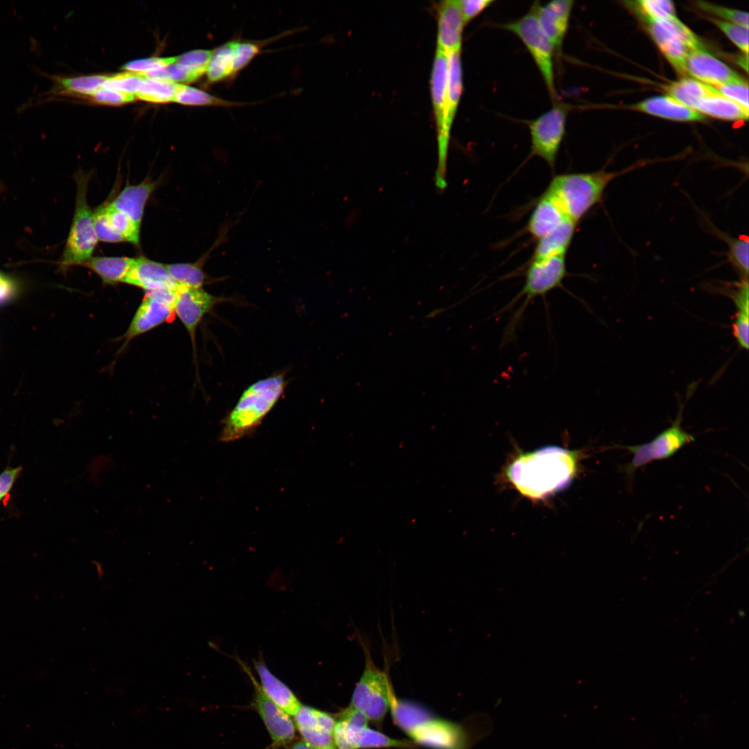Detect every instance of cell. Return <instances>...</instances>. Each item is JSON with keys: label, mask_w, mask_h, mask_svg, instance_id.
<instances>
[{"label": "cell", "mask_w": 749, "mask_h": 749, "mask_svg": "<svg viewBox=\"0 0 749 749\" xmlns=\"http://www.w3.org/2000/svg\"><path fill=\"white\" fill-rule=\"evenodd\" d=\"M576 470L573 453L557 446H547L522 454L509 466L510 482L524 495L540 499L565 488Z\"/></svg>", "instance_id": "1"}, {"label": "cell", "mask_w": 749, "mask_h": 749, "mask_svg": "<svg viewBox=\"0 0 749 749\" xmlns=\"http://www.w3.org/2000/svg\"><path fill=\"white\" fill-rule=\"evenodd\" d=\"M643 164H635L619 171L601 169L587 173L556 175L546 191L558 203L566 217L578 223L603 199L608 184L615 178Z\"/></svg>", "instance_id": "2"}, {"label": "cell", "mask_w": 749, "mask_h": 749, "mask_svg": "<svg viewBox=\"0 0 749 749\" xmlns=\"http://www.w3.org/2000/svg\"><path fill=\"white\" fill-rule=\"evenodd\" d=\"M286 386L283 373L250 385L227 417L222 429L221 440L230 442L241 438L257 427L281 397Z\"/></svg>", "instance_id": "3"}, {"label": "cell", "mask_w": 749, "mask_h": 749, "mask_svg": "<svg viewBox=\"0 0 749 749\" xmlns=\"http://www.w3.org/2000/svg\"><path fill=\"white\" fill-rule=\"evenodd\" d=\"M565 256L530 261L525 272V281L521 291L499 311L506 312L511 310L515 304L522 299L521 305L513 313L506 326L502 343L506 344L515 338L517 329L532 300L538 296L545 298L548 293L562 287V282L567 275Z\"/></svg>", "instance_id": "4"}, {"label": "cell", "mask_w": 749, "mask_h": 749, "mask_svg": "<svg viewBox=\"0 0 749 749\" xmlns=\"http://www.w3.org/2000/svg\"><path fill=\"white\" fill-rule=\"evenodd\" d=\"M92 172H77L76 205L71 226L60 261V268L80 266L92 257L98 239L94 230L93 212L87 200Z\"/></svg>", "instance_id": "5"}, {"label": "cell", "mask_w": 749, "mask_h": 749, "mask_svg": "<svg viewBox=\"0 0 749 749\" xmlns=\"http://www.w3.org/2000/svg\"><path fill=\"white\" fill-rule=\"evenodd\" d=\"M501 27L515 34L526 46L555 103L558 97L553 64L556 51L540 25L533 6L526 15Z\"/></svg>", "instance_id": "6"}, {"label": "cell", "mask_w": 749, "mask_h": 749, "mask_svg": "<svg viewBox=\"0 0 749 749\" xmlns=\"http://www.w3.org/2000/svg\"><path fill=\"white\" fill-rule=\"evenodd\" d=\"M364 652L365 668L353 691L350 707L361 712L368 721L378 723L390 708L393 689L386 673L375 666L367 648Z\"/></svg>", "instance_id": "7"}, {"label": "cell", "mask_w": 749, "mask_h": 749, "mask_svg": "<svg viewBox=\"0 0 749 749\" xmlns=\"http://www.w3.org/2000/svg\"><path fill=\"white\" fill-rule=\"evenodd\" d=\"M682 413V410L680 409L672 424L649 442L619 447L632 455L631 460L621 467L627 479L632 480L638 469L653 461L669 458L695 440L694 436L681 427Z\"/></svg>", "instance_id": "8"}, {"label": "cell", "mask_w": 749, "mask_h": 749, "mask_svg": "<svg viewBox=\"0 0 749 749\" xmlns=\"http://www.w3.org/2000/svg\"><path fill=\"white\" fill-rule=\"evenodd\" d=\"M447 55L436 48L431 77V92L438 139V160L435 184L439 190L447 187L446 171L450 133L446 127Z\"/></svg>", "instance_id": "9"}, {"label": "cell", "mask_w": 749, "mask_h": 749, "mask_svg": "<svg viewBox=\"0 0 749 749\" xmlns=\"http://www.w3.org/2000/svg\"><path fill=\"white\" fill-rule=\"evenodd\" d=\"M569 105L554 103L551 109L528 122L531 155L540 157L553 169L566 132Z\"/></svg>", "instance_id": "10"}, {"label": "cell", "mask_w": 749, "mask_h": 749, "mask_svg": "<svg viewBox=\"0 0 749 749\" xmlns=\"http://www.w3.org/2000/svg\"><path fill=\"white\" fill-rule=\"evenodd\" d=\"M176 291L146 293L126 332L119 338V340L123 341L120 352L136 337L151 331L172 318L175 314L173 301Z\"/></svg>", "instance_id": "11"}, {"label": "cell", "mask_w": 749, "mask_h": 749, "mask_svg": "<svg viewBox=\"0 0 749 749\" xmlns=\"http://www.w3.org/2000/svg\"><path fill=\"white\" fill-rule=\"evenodd\" d=\"M203 288L179 286L173 301L174 313L187 331L196 354V334L202 320L216 304L226 301Z\"/></svg>", "instance_id": "12"}, {"label": "cell", "mask_w": 749, "mask_h": 749, "mask_svg": "<svg viewBox=\"0 0 749 749\" xmlns=\"http://www.w3.org/2000/svg\"><path fill=\"white\" fill-rule=\"evenodd\" d=\"M642 20L667 60L676 71L685 74V60L691 51L683 42L687 26L677 17L669 20Z\"/></svg>", "instance_id": "13"}, {"label": "cell", "mask_w": 749, "mask_h": 749, "mask_svg": "<svg viewBox=\"0 0 749 749\" xmlns=\"http://www.w3.org/2000/svg\"><path fill=\"white\" fill-rule=\"evenodd\" d=\"M407 734L415 742L434 749H467L470 744L468 734L463 727L431 717Z\"/></svg>", "instance_id": "14"}, {"label": "cell", "mask_w": 749, "mask_h": 749, "mask_svg": "<svg viewBox=\"0 0 749 749\" xmlns=\"http://www.w3.org/2000/svg\"><path fill=\"white\" fill-rule=\"evenodd\" d=\"M239 662L252 681L255 690L254 705L273 743L277 746L289 743L295 737V725L293 721L288 714L266 696L247 666L241 660Z\"/></svg>", "instance_id": "15"}, {"label": "cell", "mask_w": 749, "mask_h": 749, "mask_svg": "<svg viewBox=\"0 0 749 749\" xmlns=\"http://www.w3.org/2000/svg\"><path fill=\"white\" fill-rule=\"evenodd\" d=\"M294 717L304 741L315 749H336L333 738L336 721L332 716L302 705Z\"/></svg>", "instance_id": "16"}, {"label": "cell", "mask_w": 749, "mask_h": 749, "mask_svg": "<svg viewBox=\"0 0 749 749\" xmlns=\"http://www.w3.org/2000/svg\"><path fill=\"white\" fill-rule=\"evenodd\" d=\"M123 283L141 289L145 293L176 291L179 287L165 264L144 257L134 258Z\"/></svg>", "instance_id": "17"}, {"label": "cell", "mask_w": 749, "mask_h": 749, "mask_svg": "<svg viewBox=\"0 0 749 749\" xmlns=\"http://www.w3.org/2000/svg\"><path fill=\"white\" fill-rule=\"evenodd\" d=\"M252 60L246 44L241 41H230L213 50L206 71L209 83H216L232 77Z\"/></svg>", "instance_id": "18"}, {"label": "cell", "mask_w": 749, "mask_h": 749, "mask_svg": "<svg viewBox=\"0 0 749 749\" xmlns=\"http://www.w3.org/2000/svg\"><path fill=\"white\" fill-rule=\"evenodd\" d=\"M685 74L714 87L739 78L723 62L705 49L691 50L685 60Z\"/></svg>", "instance_id": "19"}, {"label": "cell", "mask_w": 749, "mask_h": 749, "mask_svg": "<svg viewBox=\"0 0 749 749\" xmlns=\"http://www.w3.org/2000/svg\"><path fill=\"white\" fill-rule=\"evenodd\" d=\"M574 3L571 0H554L544 6L533 5L540 25L556 53L561 51Z\"/></svg>", "instance_id": "20"}, {"label": "cell", "mask_w": 749, "mask_h": 749, "mask_svg": "<svg viewBox=\"0 0 749 749\" xmlns=\"http://www.w3.org/2000/svg\"><path fill=\"white\" fill-rule=\"evenodd\" d=\"M465 26L458 0L441 1L438 8L437 48L446 54L460 51Z\"/></svg>", "instance_id": "21"}, {"label": "cell", "mask_w": 749, "mask_h": 749, "mask_svg": "<svg viewBox=\"0 0 749 749\" xmlns=\"http://www.w3.org/2000/svg\"><path fill=\"white\" fill-rule=\"evenodd\" d=\"M157 184V181H153L150 178H146L137 184L127 183L110 203L114 208L126 214L140 227L146 204Z\"/></svg>", "instance_id": "22"}, {"label": "cell", "mask_w": 749, "mask_h": 749, "mask_svg": "<svg viewBox=\"0 0 749 749\" xmlns=\"http://www.w3.org/2000/svg\"><path fill=\"white\" fill-rule=\"evenodd\" d=\"M565 219L558 203L546 190L540 197L528 218L526 230L536 240H538Z\"/></svg>", "instance_id": "23"}, {"label": "cell", "mask_w": 749, "mask_h": 749, "mask_svg": "<svg viewBox=\"0 0 749 749\" xmlns=\"http://www.w3.org/2000/svg\"><path fill=\"white\" fill-rule=\"evenodd\" d=\"M653 116L677 121H700L705 116L691 110L669 96H655L632 106Z\"/></svg>", "instance_id": "24"}, {"label": "cell", "mask_w": 749, "mask_h": 749, "mask_svg": "<svg viewBox=\"0 0 749 749\" xmlns=\"http://www.w3.org/2000/svg\"><path fill=\"white\" fill-rule=\"evenodd\" d=\"M254 664L260 685L266 696L286 714L294 716L302 706L296 696L270 672L262 660H257Z\"/></svg>", "instance_id": "25"}, {"label": "cell", "mask_w": 749, "mask_h": 749, "mask_svg": "<svg viewBox=\"0 0 749 749\" xmlns=\"http://www.w3.org/2000/svg\"><path fill=\"white\" fill-rule=\"evenodd\" d=\"M577 223L565 219L546 234L537 240L532 260L566 255L574 238Z\"/></svg>", "instance_id": "26"}, {"label": "cell", "mask_w": 749, "mask_h": 749, "mask_svg": "<svg viewBox=\"0 0 749 749\" xmlns=\"http://www.w3.org/2000/svg\"><path fill=\"white\" fill-rule=\"evenodd\" d=\"M134 258L127 257H92L80 266L96 273L105 285L123 282Z\"/></svg>", "instance_id": "27"}, {"label": "cell", "mask_w": 749, "mask_h": 749, "mask_svg": "<svg viewBox=\"0 0 749 749\" xmlns=\"http://www.w3.org/2000/svg\"><path fill=\"white\" fill-rule=\"evenodd\" d=\"M666 92L668 96L695 111L703 99L718 92L714 87L692 78H683L671 83Z\"/></svg>", "instance_id": "28"}, {"label": "cell", "mask_w": 749, "mask_h": 749, "mask_svg": "<svg viewBox=\"0 0 749 749\" xmlns=\"http://www.w3.org/2000/svg\"><path fill=\"white\" fill-rule=\"evenodd\" d=\"M345 734L348 741L354 749L372 748H411L413 746L406 740L392 739L368 727L355 728L346 723Z\"/></svg>", "instance_id": "29"}, {"label": "cell", "mask_w": 749, "mask_h": 749, "mask_svg": "<svg viewBox=\"0 0 749 749\" xmlns=\"http://www.w3.org/2000/svg\"><path fill=\"white\" fill-rule=\"evenodd\" d=\"M696 112L703 116L707 115L727 121H744L748 118V111L718 92L703 99L699 103Z\"/></svg>", "instance_id": "30"}, {"label": "cell", "mask_w": 749, "mask_h": 749, "mask_svg": "<svg viewBox=\"0 0 749 749\" xmlns=\"http://www.w3.org/2000/svg\"><path fill=\"white\" fill-rule=\"evenodd\" d=\"M211 250L196 262L165 264L166 267L179 286L203 288L210 280V277L203 270V266Z\"/></svg>", "instance_id": "31"}, {"label": "cell", "mask_w": 749, "mask_h": 749, "mask_svg": "<svg viewBox=\"0 0 749 749\" xmlns=\"http://www.w3.org/2000/svg\"><path fill=\"white\" fill-rule=\"evenodd\" d=\"M714 232L728 246V259L738 272L740 279H748V240L747 237L734 238L713 228Z\"/></svg>", "instance_id": "32"}, {"label": "cell", "mask_w": 749, "mask_h": 749, "mask_svg": "<svg viewBox=\"0 0 749 749\" xmlns=\"http://www.w3.org/2000/svg\"><path fill=\"white\" fill-rule=\"evenodd\" d=\"M177 87L173 82L145 77L135 96L150 103H168L173 101Z\"/></svg>", "instance_id": "33"}, {"label": "cell", "mask_w": 749, "mask_h": 749, "mask_svg": "<svg viewBox=\"0 0 749 749\" xmlns=\"http://www.w3.org/2000/svg\"><path fill=\"white\" fill-rule=\"evenodd\" d=\"M173 101L183 105L196 106L230 107L240 104L239 103L226 101L211 95L201 89L182 84H178Z\"/></svg>", "instance_id": "34"}, {"label": "cell", "mask_w": 749, "mask_h": 749, "mask_svg": "<svg viewBox=\"0 0 749 749\" xmlns=\"http://www.w3.org/2000/svg\"><path fill=\"white\" fill-rule=\"evenodd\" d=\"M628 6L641 19L669 20L675 16L672 1L668 0H641L628 2Z\"/></svg>", "instance_id": "35"}, {"label": "cell", "mask_w": 749, "mask_h": 749, "mask_svg": "<svg viewBox=\"0 0 749 749\" xmlns=\"http://www.w3.org/2000/svg\"><path fill=\"white\" fill-rule=\"evenodd\" d=\"M390 708L394 720L406 733L430 717L422 708L396 700L393 692L390 698Z\"/></svg>", "instance_id": "36"}, {"label": "cell", "mask_w": 749, "mask_h": 749, "mask_svg": "<svg viewBox=\"0 0 749 749\" xmlns=\"http://www.w3.org/2000/svg\"><path fill=\"white\" fill-rule=\"evenodd\" d=\"M105 204L108 219L114 231L124 241L139 246L140 227L126 214L114 208L109 202Z\"/></svg>", "instance_id": "37"}, {"label": "cell", "mask_w": 749, "mask_h": 749, "mask_svg": "<svg viewBox=\"0 0 749 749\" xmlns=\"http://www.w3.org/2000/svg\"><path fill=\"white\" fill-rule=\"evenodd\" d=\"M144 76L146 78L168 80L175 83H192L200 77L188 67L177 62L144 74Z\"/></svg>", "instance_id": "38"}, {"label": "cell", "mask_w": 749, "mask_h": 749, "mask_svg": "<svg viewBox=\"0 0 749 749\" xmlns=\"http://www.w3.org/2000/svg\"><path fill=\"white\" fill-rule=\"evenodd\" d=\"M93 219L98 240L113 243L124 242L123 238L112 228L106 213L105 203L99 205L93 212Z\"/></svg>", "instance_id": "39"}, {"label": "cell", "mask_w": 749, "mask_h": 749, "mask_svg": "<svg viewBox=\"0 0 749 749\" xmlns=\"http://www.w3.org/2000/svg\"><path fill=\"white\" fill-rule=\"evenodd\" d=\"M142 74L132 72H122L108 76L103 87L120 92L134 94L138 90L144 79Z\"/></svg>", "instance_id": "40"}, {"label": "cell", "mask_w": 749, "mask_h": 749, "mask_svg": "<svg viewBox=\"0 0 749 749\" xmlns=\"http://www.w3.org/2000/svg\"><path fill=\"white\" fill-rule=\"evenodd\" d=\"M713 22L741 51L748 53V27L716 18H710Z\"/></svg>", "instance_id": "41"}, {"label": "cell", "mask_w": 749, "mask_h": 749, "mask_svg": "<svg viewBox=\"0 0 749 749\" xmlns=\"http://www.w3.org/2000/svg\"><path fill=\"white\" fill-rule=\"evenodd\" d=\"M213 50L196 49L175 57V62L182 64L200 77L206 74Z\"/></svg>", "instance_id": "42"}, {"label": "cell", "mask_w": 749, "mask_h": 749, "mask_svg": "<svg viewBox=\"0 0 749 749\" xmlns=\"http://www.w3.org/2000/svg\"><path fill=\"white\" fill-rule=\"evenodd\" d=\"M718 92L748 111V84L741 78L715 87Z\"/></svg>", "instance_id": "43"}, {"label": "cell", "mask_w": 749, "mask_h": 749, "mask_svg": "<svg viewBox=\"0 0 749 749\" xmlns=\"http://www.w3.org/2000/svg\"><path fill=\"white\" fill-rule=\"evenodd\" d=\"M696 6L704 12L721 17V20L748 27V14L746 12L705 1H697Z\"/></svg>", "instance_id": "44"}, {"label": "cell", "mask_w": 749, "mask_h": 749, "mask_svg": "<svg viewBox=\"0 0 749 749\" xmlns=\"http://www.w3.org/2000/svg\"><path fill=\"white\" fill-rule=\"evenodd\" d=\"M174 62H175V57L148 58L126 62L121 67V69L144 75Z\"/></svg>", "instance_id": "45"}, {"label": "cell", "mask_w": 749, "mask_h": 749, "mask_svg": "<svg viewBox=\"0 0 749 749\" xmlns=\"http://www.w3.org/2000/svg\"><path fill=\"white\" fill-rule=\"evenodd\" d=\"M91 96L94 102L108 105H123L130 103L136 98L134 94L103 87L96 90Z\"/></svg>", "instance_id": "46"}, {"label": "cell", "mask_w": 749, "mask_h": 749, "mask_svg": "<svg viewBox=\"0 0 749 749\" xmlns=\"http://www.w3.org/2000/svg\"><path fill=\"white\" fill-rule=\"evenodd\" d=\"M463 19L466 25L494 3L492 0H458Z\"/></svg>", "instance_id": "47"}, {"label": "cell", "mask_w": 749, "mask_h": 749, "mask_svg": "<svg viewBox=\"0 0 749 749\" xmlns=\"http://www.w3.org/2000/svg\"><path fill=\"white\" fill-rule=\"evenodd\" d=\"M339 719L344 721L349 726L355 728L368 727V719L360 711L352 707L344 710Z\"/></svg>", "instance_id": "48"}, {"label": "cell", "mask_w": 749, "mask_h": 749, "mask_svg": "<svg viewBox=\"0 0 749 749\" xmlns=\"http://www.w3.org/2000/svg\"><path fill=\"white\" fill-rule=\"evenodd\" d=\"M21 470V467L10 468L0 474V501L10 491Z\"/></svg>", "instance_id": "49"}, {"label": "cell", "mask_w": 749, "mask_h": 749, "mask_svg": "<svg viewBox=\"0 0 749 749\" xmlns=\"http://www.w3.org/2000/svg\"><path fill=\"white\" fill-rule=\"evenodd\" d=\"M345 726L346 724L344 721L338 719L336 721L333 731V738L336 749H354L347 740L345 734Z\"/></svg>", "instance_id": "50"}, {"label": "cell", "mask_w": 749, "mask_h": 749, "mask_svg": "<svg viewBox=\"0 0 749 749\" xmlns=\"http://www.w3.org/2000/svg\"><path fill=\"white\" fill-rule=\"evenodd\" d=\"M15 292V286L11 279L0 273V304L10 300Z\"/></svg>", "instance_id": "51"}, {"label": "cell", "mask_w": 749, "mask_h": 749, "mask_svg": "<svg viewBox=\"0 0 749 749\" xmlns=\"http://www.w3.org/2000/svg\"><path fill=\"white\" fill-rule=\"evenodd\" d=\"M289 749H315L304 741L295 743Z\"/></svg>", "instance_id": "52"}]
</instances>
